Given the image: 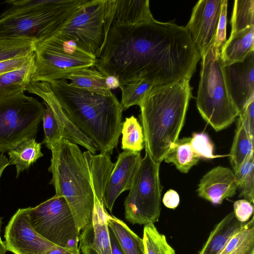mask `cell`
<instances>
[{
	"label": "cell",
	"mask_w": 254,
	"mask_h": 254,
	"mask_svg": "<svg viewBox=\"0 0 254 254\" xmlns=\"http://www.w3.org/2000/svg\"><path fill=\"white\" fill-rule=\"evenodd\" d=\"M71 122L109 155L122 133L123 109L116 95L103 96L78 88L66 79L49 83Z\"/></svg>",
	"instance_id": "obj_1"
},
{
	"label": "cell",
	"mask_w": 254,
	"mask_h": 254,
	"mask_svg": "<svg viewBox=\"0 0 254 254\" xmlns=\"http://www.w3.org/2000/svg\"><path fill=\"white\" fill-rule=\"evenodd\" d=\"M191 89L188 79L155 86L139 106L145 151L156 163L160 165L179 139Z\"/></svg>",
	"instance_id": "obj_2"
},
{
	"label": "cell",
	"mask_w": 254,
	"mask_h": 254,
	"mask_svg": "<svg viewBox=\"0 0 254 254\" xmlns=\"http://www.w3.org/2000/svg\"><path fill=\"white\" fill-rule=\"evenodd\" d=\"M86 0H11L0 14V38L25 39L37 44L55 34Z\"/></svg>",
	"instance_id": "obj_3"
},
{
	"label": "cell",
	"mask_w": 254,
	"mask_h": 254,
	"mask_svg": "<svg viewBox=\"0 0 254 254\" xmlns=\"http://www.w3.org/2000/svg\"><path fill=\"white\" fill-rule=\"evenodd\" d=\"M49 184L63 196L80 232L92 221L94 196L90 173L83 153L75 143L63 139L51 150Z\"/></svg>",
	"instance_id": "obj_4"
},
{
	"label": "cell",
	"mask_w": 254,
	"mask_h": 254,
	"mask_svg": "<svg viewBox=\"0 0 254 254\" xmlns=\"http://www.w3.org/2000/svg\"><path fill=\"white\" fill-rule=\"evenodd\" d=\"M196 103L202 118L216 131L227 127L238 116L227 88L220 52L214 45L201 58Z\"/></svg>",
	"instance_id": "obj_5"
},
{
	"label": "cell",
	"mask_w": 254,
	"mask_h": 254,
	"mask_svg": "<svg viewBox=\"0 0 254 254\" xmlns=\"http://www.w3.org/2000/svg\"><path fill=\"white\" fill-rule=\"evenodd\" d=\"M31 81L50 83L66 79L81 69L94 66L97 59L71 37L58 31L39 43L34 52Z\"/></svg>",
	"instance_id": "obj_6"
},
{
	"label": "cell",
	"mask_w": 254,
	"mask_h": 254,
	"mask_svg": "<svg viewBox=\"0 0 254 254\" xmlns=\"http://www.w3.org/2000/svg\"><path fill=\"white\" fill-rule=\"evenodd\" d=\"M45 108L24 93L0 97V153L35 138Z\"/></svg>",
	"instance_id": "obj_7"
},
{
	"label": "cell",
	"mask_w": 254,
	"mask_h": 254,
	"mask_svg": "<svg viewBox=\"0 0 254 254\" xmlns=\"http://www.w3.org/2000/svg\"><path fill=\"white\" fill-rule=\"evenodd\" d=\"M159 167L145 151L124 201L125 218L132 224L159 221L162 191Z\"/></svg>",
	"instance_id": "obj_8"
},
{
	"label": "cell",
	"mask_w": 254,
	"mask_h": 254,
	"mask_svg": "<svg viewBox=\"0 0 254 254\" xmlns=\"http://www.w3.org/2000/svg\"><path fill=\"white\" fill-rule=\"evenodd\" d=\"M28 208L30 223L42 237L59 247L78 248L80 232L63 196L55 194Z\"/></svg>",
	"instance_id": "obj_9"
},
{
	"label": "cell",
	"mask_w": 254,
	"mask_h": 254,
	"mask_svg": "<svg viewBox=\"0 0 254 254\" xmlns=\"http://www.w3.org/2000/svg\"><path fill=\"white\" fill-rule=\"evenodd\" d=\"M106 0H86L59 31L97 59L106 39Z\"/></svg>",
	"instance_id": "obj_10"
},
{
	"label": "cell",
	"mask_w": 254,
	"mask_h": 254,
	"mask_svg": "<svg viewBox=\"0 0 254 254\" xmlns=\"http://www.w3.org/2000/svg\"><path fill=\"white\" fill-rule=\"evenodd\" d=\"M6 250L14 254H46L58 246L47 240L32 227L29 208H19L5 227Z\"/></svg>",
	"instance_id": "obj_11"
},
{
	"label": "cell",
	"mask_w": 254,
	"mask_h": 254,
	"mask_svg": "<svg viewBox=\"0 0 254 254\" xmlns=\"http://www.w3.org/2000/svg\"><path fill=\"white\" fill-rule=\"evenodd\" d=\"M223 0H200L186 26L201 58L214 45Z\"/></svg>",
	"instance_id": "obj_12"
},
{
	"label": "cell",
	"mask_w": 254,
	"mask_h": 254,
	"mask_svg": "<svg viewBox=\"0 0 254 254\" xmlns=\"http://www.w3.org/2000/svg\"><path fill=\"white\" fill-rule=\"evenodd\" d=\"M223 70L229 94L239 113L254 98V51L242 62L223 66Z\"/></svg>",
	"instance_id": "obj_13"
},
{
	"label": "cell",
	"mask_w": 254,
	"mask_h": 254,
	"mask_svg": "<svg viewBox=\"0 0 254 254\" xmlns=\"http://www.w3.org/2000/svg\"><path fill=\"white\" fill-rule=\"evenodd\" d=\"M141 159L140 152L124 151L119 154L103 196L104 206L110 211H112L118 197L124 191L129 190Z\"/></svg>",
	"instance_id": "obj_14"
},
{
	"label": "cell",
	"mask_w": 254,
	"mask_h": 254,
	"mask_svg": "<svg viewBox=\"0 0 254 254\" xmlns=\"http://www.w3.org/2000/svg\"><path fill=\"white\" fill-rule=\"evenodd\" d=\"M108 214L103 201L94 198L92 221L79 236V249L83 254H112Z\"/></svg>",
	"instance_id": "obj_15"
},
{
	"label": "cell",
	"mask_w": 254,
	"mask_h": 254,
	"mask_svg": "<svg viewBox=\"0 0 254 254\" xmlns=\"http://www.w3.org/2000/svg\"><path fill=\"white\" fill-rule=\"evenodd\" d=\"M26 91L43 99L44 104L48 106L54 117L64 127L66 140L82 146L93 154L99 151L96 144L80 131L67 117L51 90L49 83L30 81Z\"/></svg>",
	"instance_id": "obj_16"
},
{
	"label": "cell",
	"mask_w": 254,
	"mask_h": 254,
	"mask_svg": "<svg viewBox=\"0 0 254 254\" xmlns=\"http://www.w3.org/2000/svg\"><path fill=\"white\" fill-rule=\"evenodd\" d=\"M238 189L235 175L227 167L218 166L206 173L200 179L197 191L199 197L214 204L232 197Z\"/></svg>",
	"instance_id": "obj_17"
},
{
	"label": "cell",
	"mask_w": 254,
	"mask_h": 254,
	"mask_svg": "<svg viewBox=\"0 0 254 254\" xmlns=\"http://www.w3.org/2000/svg\"><path fill=\"white\" fill-rule=\"evenodd\" d=\"M254 51V26L230 35L220 51L223 66L243 61Z\"/></svg>",
	"instance_id": "obj_18"
},
{
	"label": "cell",
	"mask_w": 254,
	"mask_h": 254,
	"mask_svg": "<svg viewBox=\"0 0 254 254\" xmlns=\"http://www.w3.org/2000/svg\"><path fill=\"white\" fill-rule=\"evenodd\" d=\"M243 224L233 211L228 213L214 227L198 254H219Z\"/></svg>",
	"instance_id": "obj_19"
},
{
	"label": "cell",
	"mask_w": 254,
	"mask_h": 254,
	"mask_svg": "<svg viewBox=\"0 0 254 254\" xmlns=\"http://www.w3.org/2000/svg\"><path fill=\"white\" fill-rule=\"evenodd\" d=\"M34 57L16 70L0 74V97L24 93L31 81L35 66Z\"/></svg>",
	"instance_id": "obj_20"
},
{
	"label": "cell",
	"mask_w": 254,
	"mask_h": 254,
	"mask_svg": "<svg viewBox=\"0 0 254 254\" xmlns=\"http://www.w3.org/2000/svg\"><path fill=\"white\" fill-rule=\"evenodd\" d=\"M106 76L94 66L83 68L71 74L66 79L78 88L103 96L113 94L106 84Z\"/></svg>",
	"instance_id": "obj_21"
},
{
	"label": "cell",
	"mask_w": 254,
	"mask_h": 254,
	"mask_svg": "<svg viewBox=\"0 0 254 254\" xmlns=\"http://www.w3.org/2000/svg\"><path fill=\"white\" fill-rule=\"evenodd\" d=\"M107 224L124 254H145L144 244L141 239L122 220L109 214Z\"/></svg>",
	"instance_id": "obj_22"
},
{
	"label": "cell",
	"mask_w": 254,
	"mask_h": 254,
	"mask_svg": "<svg viewBox=\"0 0 254 254\" xmlns=\"http://www.w3.org/2000/svg\"><path fill=\"white\" fill-rule=\"evenodd\" d=\"M41 144V143L36 141L35 138H30L8 151L10 165L15 166L16 178L22 172L28 169L39 158L43 156Z\"/></svg>",
	"instance_id": "obj_23"
},
{
	"label": "cell",
	"mask_w": 254,
	"mask_h": 254,
	"mask_svg": "<svg viewBox=\"0 0 254 254\" xmlns=\"http://www.w3.org/2000/svg\"><path fill=\"white\" fill-rule=\"evenodd\" d=\"M254 138L238 119L232 145L230 152V161L234 174L252 154H254Z\"/></svg>",
	"instance_id": "obj_24"
},
{
	"label": "cell",
	"mask_w": 254,
	"mask_h": 254,
	"mask_svg": "<svg viewBox=\"0 0 254 254\" xmlns=\"http://www.w3.org/2000/svg\"><path fill=\"white\" fill-rule=\"evenodd\" d=\"M190 140V137L178 139L164 159L165 162L173 163L183 173H188L200 159L193 150Z\"/></svg>",
	"instance_id": "obj_25"
},
{
	"label": "cell",
	"mask_w": 254,
	"mask_h": 254,
	"mask_svg": "<svg viewBox=\"0 0 254 254\" xmlns=\"http://www.w3.org/2000/svg\"><path fill=\"white\" fill-rule=\"evenodd\" d=\"M219 254H254V216L243 223Z\"/></svg>",
	"instance_id": "obj_26"
},
{
	"label": "cell",
	"mask_w": 254,
	"mask_h": 254,
	"mask_svg": "<svg viewBox=\"0 0 254 254\" xmlns=\"http://www.w3.org/2000/svg\"><path fill=\"white\" fill-rule=\"evenodd\" d=\"M122 148L124 151L140 152L144 146L142 127L137 119L131 116L122 123Z\"/></svg>",
	"instance_id": "obj_27"
},
{
	"label": "cell",
	"mask_w": 254,
	"mask_h": 254,
	"mask_svg": "<svg viewBox=\"0 0 254 254\" xmlns=\"http://www.w3.org/2000/svg\"><path fill=\"white\" fill-rule=\"evenodd\" d=\"M37 43L25 39L0 38V62L31 55Z\"/></svg>",
	"instance_id": "obj_28"
},
{
	"label": "cell",
	"mask_w": 254,
	"mask_h": 254,
	"mask_svg": "<svg viewBox=\"0 0 254 254\" xmlns=\"http://www.w3.org/2000/svg\"><path fill=\"white\" fill-rule=\"evenodd\" d=\"M154 86L151 82L144 79L135 80L120 85L122 92L120 103L123 110L134 105L139 106L145 95Z\"/></svg>",
	"instance_id": "obj_29"
},
{
	"label": "cell",
	"mask_w": 254,
	"mask_h": 254,
	"mask_svg": "<svg viewBox=\"0 0 254 254\" xmlns=\"http://www.w3.org/2000/svg\"><path fill=\"white\" fill-rule=\"evenodd\" d=\"M231 24L230 35L254 26V0L234 1Z\"/></svg>",
	"instance_id": "obj_30"
},
{
	"label": "cell",
	"mask_w": 254,
	"mask_h": 254,
	"mask_svg": "<svg viewBox=\"0 0 254 254\" xmlns=\"http://www.w3.org/2000/svg\"><path fill=\"white\" fill-rule=\"evenodd\" d=\"M142 240L145 254H175L165 236L159 232L154 223L144 225Z\"/></svg>",
	"instance_id": "obj_31"
},
{
	"label": "cell",
	"mask_w": 254,
	"mask_h": 254,
	"mask_svg": "<svg viewBox=\"0 0 254 254\" xmlns=\"http://www.w3.org/2000/svg\"><path fill=\"white\" fill-rule=\"evenodd\" d=\"M254 157L250 156L235 174L240 190V197H243L253 204L254 202Z\"/></svg>",
	"instance_id": "obj_32"
},
{
	"label": "cell",
	"mask_w": 254,
	"mask_h": 254,
	"mask_svg": "<svg viewBox=\"0 0 254 254\" xmlns=\"http://www.w3.org/2000/svg\"><path fill=\"white\" fill-rule=\"evenodd\" d=\"M42 121L44 131V143L50 150L63 139H66L64 127L53 115L50 109L46 105Z\"/></svg>",
	"instance_id": "obj_33"
},
{
	"label": "cell",
	"mask_w": 254,
	"mask_h": 254,
	"mask_svg": "<svg viewBox=\"0 0 254 254\" xmlns=\"http://www.w3.org/2000/svg\"><path fill=\"white\" fill-rule=\"evenodd\" d=\"M190 144L193 150L199 158L212 159L219 157L213 155V145L205 133H193Z\"/></svg>",
	"instance_id": "obj_34"
},
{
	"label": "cell",
	"mask_w": 254,
	"mask_h": 254,
	"mask_svg": "<svg viewBox=\"0 0 254 254\" xmlns=\"http://www.w3.org/2000/svg\"><path fill=\"white\" fill-rule=\"evenodd\" d=\"M228 0H223L219 20L217 26L214 46L216 50L220 52L227 41L226 26Z\"/></svg>",
	"instance_id": "obj_35"
},
{
	"label": "cell",
	"mask_w": 254,
	"mask_h": 254,
	"mask_svg": "<svg viewBox=\"0 0 254 254\" xmlns=\"http://www.w3.org/2000/svg\"><path fill=\"white\" fill-rule=\"evenodd\" d=\"M233 208L236 218L241 223H244L248 221L253 216V204L246 199H242L236 201L234 203Z\"/></svg>",
	"instance_id": "obj_36"
},
{
	"label": "cell",
	"mask_w": 254,
	"mask_h": 254,
	"mask_svg": "<svg viewBox=\"0 0 254 254\" xmlns=\"http://www.w3.org/2000/svg\"><path fill=\"white\" fill-rule=\"evenodd\" d=\"M238 119L251 136L254 137V98L252 99L238 115Z\"/></svg>",
	"instance_id": "obj_37"
},
{
	"label": "cell",
	"mask_w": 254,
	"mask_h": 254,
	"mask_svg": "<svg viewBox=\"0 0 254 254\" xmlns=\"http://www.w3.org/2000/svg\"><path fill=\"white\" fill-rule=\"evenodd\" d=\"M34 56L31 55L0 62V74L19 69L29 62Z\"/></svg>",
	"instance_id": "obj_38"
},
{
	"label": "cell",
	"mask_w": 254,
	"mask_h": 254,
	"mask_svg": "<svg viewBox=\"0 0 254 254\" xmlns=\"http://www.w3.org/2000/svg\"><path fill=\"white\" fill-rule=\"evenodd\" d=\"M162 202L167 208L175 209L180 203L179 195L176 191L169 190L164 194Z\"/></svg>",
	"instance_id": "obj_39"
},
{
	"label": "cell",
	"mask_w": 254,
	"mask_h": 254,
	"mask_svg": "<svg viewBox=\"0 0 254 254\" xmlns=\"http://www.w3.org/2000/svg\"><path fill=\"white\" fill-rule=\"evenodd\" d=\"M46 254H79V248L57 246Z\"/></svg>",
	"instance_id": "obj_40"
},
{
	"label": "cell",
	"mask_w": 254,
	"mask_h": 254,
	"mask_svg": "<svg viewBox=\"0 0 254 254\" xmlns=\"http://www.w3.org/2000/svg\"><path fill=\"white\" fill-rule=\"evenodd\" d=\"M109 232L110 238L112 254H124L118 240L109 228Z\"/></svg>",
	"instance_id": "obj_41"
},
{
	"label": "cell",
	"mask_w": 254,
	"mask_h": 254,
	"mask_svg": "<svg viewBox=\"0 0 254 254\" xmlns=\"http://www.w3.org/2000/svg\"><path fill=\"white\" fill-rule=\"evenodd\" d=\"M106 84L111 90L119 88L120 85L118 78L114 75H108L106 77Z\"/></svg>",
	"instance_id": "obj_42"
},
{
	"label": "cell",
	"mask_w": 254,
	"mask_h": 254,
	"mask_svg": "<svg viewBox=\"0 0 254 254\" xmlns=\"http://www.w3.org/2000/svg\"><path fill=\"white\" fill-rule=\"evenodd\" d=\"M9 165H10L9 160L3 153H0V179L3 171Z\"/></svg>",
	"instance_id": "obj_43"
},
{
	"label": "cell",
	"mask_w": 254,
	"mask_h": 254,
	"mask_svg": "<svg viewBox=\"0 0 254 254\" xmlns=\"http://www.w3.org/2000/svg\"><path fill=\"white\" fill-rule=\"evenodd\" d=\"M3 217H0V254H5L7 251L4 244L1 238V228L2 224Z\"/></svg>",
	"instance_id": "obj_44"
}]
</instances>
